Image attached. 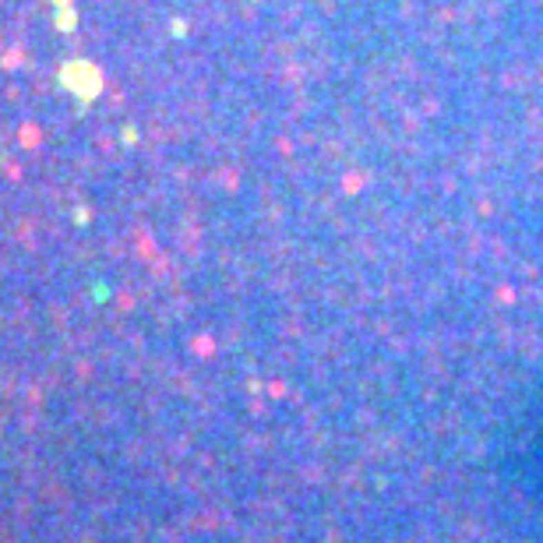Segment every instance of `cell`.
<instances>
[{"label":"cell","mask_w":543,"mask_h":543,"mask_svg":"<svg viewBox=\"0 0 543 543\" xmlns=\"http://www.w3.org/2000/svg\"><path fill=\"white\" fill-rule=\"evenodd\" d=\"M494 498L511 526L543 540V399L522 406L494 444Z\"/></svg>","instance_id":"cell-1"}]
</instances>
